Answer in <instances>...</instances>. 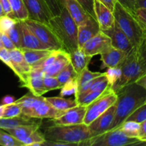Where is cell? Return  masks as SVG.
<instances>
[{
	"label": "cell",
	"mask_w": 146,
	"mask_h": 146,
	"mask_svg": "<svg viewBox=\"0 0 146 146\" xmlns=\"http://www.w3.org/2000/svg\"><path fill=\"white\" fill-rule=\"evenodd\" d=\"M141 52H142V54H143V58H144L145 63V65H146V49L143 50V51H141Z\"/></svg>",
	"instance_id": "680465c9"
},
{
	"label": "cell",
	"mask_w": 146,
	"mask_h": 146,
	"mask_svg": "<svg viewBox=\"0 0 146 146\" xmlns=\"http://www.w3.org/2000/svg\"><path fill=\"white\" fill-rule=\"evenodd\" d=\"M134 14L143 29L146 28V9L138 8L134 11Z\"/></svg>",
	"instance_id": "ee69618b"
},
{
	"label": "cell",
	"mask_w": 146,
	"mask_h": 146,
	"mask_svg": "<svg viewBox=\"0 0 146 146\" xmlns=\"http://www.w3.org/2000/svg\"><path fill=\"white\" fill-rule=\"evenodd\" d=\"M0 2H1V7H2L4 14L13 18L12 11H11V7H10L9 0H0Z\"/></svg>",
	"instance_id": "c3c4849f"
},
{
	"label": "cell",
	"mask_w": 146,
	"mask_h": 146,
	"mask_svg": "<svg viewBox=\"0 0 146 146\" xmlns=\"http://www.w3.org/2000/svg\"><path fill=\"white\" fill-rule=\"evenodd\" d=\"M138 8L146 9V0H138L137 1L135 4V9Z\"/></svg>",
	"instance_id": "11a10c76"
},
{
	"label": "cell",
	"mask_w": 146,
	"mask_h": 146,
	"mask_svg": "<svg viewBox=\"0 0 146 146\" xmlns=\"http://www.w3.org/2000/svg\"><path fill=\"white\" fill-rule=\"evenodd\" d=\"M15 101L16 100L14 97L11 96H6L1 99V103L3 105H8V104H13V103L15 102Z\"/></svg>",
	"instance_id": "816d5d0a"
},
{
	"label": "cell",
	"mask_w": 146,
	"mask_h": 146,
	"mask_svg": "<svg viewBox=\"0 0 146 146\" xmlns=\"http://www.w3.org/2000/svg\"><path fill=\"white\" fill-rule=\"evenodd\" d=\"M120 129L127 136L137 138L140 134V123L132 121H126L120 126Z\"/></svg>",
	"instance_id": "f1b7e54d"
},
{
	"label": "cell",
	"mask_w": 146,
	"mask_h": 146,
	"mask_svg": "<svg viewBox=\"0 0 146 146\" xmlns=\"http://www.w3.org/2000/svg\"><path fill=\"white\" fill-rule=\"evenodd\" d=\"M0 145L24 146V143L4 129L0 128Z\"/></svg>",
	"instance_id": "836d02e7"
},
{
	"label": "cell",
	"mask_w": 146,
	"mask_h": 146,
	"mask_svg": "<svg viewBox=\"0 0 146 146\" xmlns=\"http://www.w3.org/2000/svg\"><path fill=\"white\" fill-rule=\"evenodd\" d=\"M45 98L55 109L59 111H65L77 105L75 99L72 98H64L62 96L48 97Z\"/></svg>",
	"instance_id": "4316f807"
},
{
	"label": "cell",
	"mask_w": 146,
	"mask_h": 146,
	"mask_svg": "<svg viewBox=\"0 0 146 146\" xmlns=\"http://www.w3.org/2000/svg\"><path fill=\"white\" fill-rule=\"evenodd\" d=\"M138 0H117L123 7L126 8L127 9L134 12L135 9V4Z\"/></svg>",
	"instance_id": "7dc6e473"
},
{
	"label": "cell",
	"mask_w": 146,
	"mask_h": 146,
	"mask_svg": "<svg viewBox=\"0 0 146 146\" xmlns=\"http://www.w3.org/2000/svg\"><path fill=\"white\" fill-rule=\"evenodd\" d=\"M104 91H88V92L85 93V94L77 96L75 97L74 99H75L77 105H82L84 106H87L90 105L91 103H92L94 100H96L97 98H99Z\"/></svg>",
	"instance_id": "1f68e13d"
},
{
	"label": "cell",
	"mask_w": 146,
	"mask_h": 146,
	"mask_svg": "<svg viewBox=\"0 0 146 146\" xmlns=\"http://www.w3.org/2000/svg\"><path fill=\"white\" fill-rule=\"evenodd\" d=\"M70 55L65 50L60 49L57 51V56L50 66L43 71L44 76H57L60 71L70 64Z\"/></svg>",
	"instance_id": "7402d4cb"
},
{
	"label": "cell",
	"mask_w": 146,
	"mask_h": 146,
	"mask_svg": "<svg viewBox=\"0 0 146 146\" xmlns=\"http://www.w3.org/2000/svg\"><path fill=\"white\" fill-rule=\"evenodd\" d=\"M46 141L44 133L41 132L40 130H37L27 137L24 141V146H42L43 143Z\"/></svg>",
	"instance_id": "e575fe53"
},
{
	"label": "cell",
	"mask_w": 146,
	"mask_h": 146,
	"mask_svg": "<svg viewBox=\"0 0 146 146\" xmlns=\"http://www.w3.org/2000/svg\"><path fill=\"white\" fill-rule=\"evenodd\" d=\"M12 61L13 71L19 77L21 86L26 84L28 78V75L31 70V67L26 61L25 57L21 48H15L9 51Z\"/></svg>",
	"instance_id": "8fae6325"
},
{
	"label": "cell",
	"mask_w": 146,
	"mask_h": 146,
	"mask_svg": "<svg viewBox=\"0 0 146 146\" xmlns=\"http://www.w3.org/2000/svg\"><path fill=\"white\" fill-rule=\"evenodd\" d=\"M15 103L21 106L22 115L34 119H55L64 113L55 109L42 96H36L31 92L16 100Z\"/></svg>",
	"instance_id": "5b68a950"
},
{
	"label": "cell",
	"mask_w": 146,
	"mask_h": 146,
	"mask_svg": "<svg viewBox=\"0 0 146 146\" xmlns=\"http://www.w3.org/2000/svg\"><path fill=\"white\" fill-rule=\"evenodd\" d=\"M61 5L70 13L77 26L80 25L90 17L77 0H60Z\"/></svg>",
	"instance_id": "44dd1931"
},
{
	"label": "cell",
	"mask_w": 146,
	"mask_h": 146,
	"mask_svg": "<svg viewBox=\"0 0 146 146\" xmlns=\"http://www.w3.org/2000/svg\"><path fill=\"white\" fill-rule=\"evenodd\" d=\"M104 73L101 72H92L90 71L88 68H86L82 71L81 73L77 75V89L82 87L83 86L85 85L88 82L91 81L94 78L100 76L104 74ZM77 92V91H76Z\"/></svg>",
	"instance_id": "4dcf8cb0"
},
{
	"label": "cell",
	"mask_w": 146,
	"mask_h": 146,
	"mask_svg": "<svg viewBox=\"0 0 146 146\" xmlns=\"http://www.w3.org/2000/svg\"><path fill=\"white\" fill-rule=\"evenodd\" d=\"M1 41H2L3 47L8 49L9 51L17 48L16 46L14 44V43L11 40V38L5 33H2V34H1Z\"/></svg>",
	"instance_id": "bcb514c9"
},
{
	"label": "cell",
	"mask_w": 146,
	"mask_h": 146,
	"mask_svg": "<svg viewBox=\"0 0 146 146\" xmlns=\"http://www.w3.org/2000/svg\"><path fill=\"white\" fill-rule=\"evenodd\" d=\"M17 21V19L7 15H4L0 17V31L1 32L7 34Z\"/></svg>",
	"instance_id": "60d3db41"
},
{
	"label": "cell",
	"mask_w": 146,
	"mask_h": 146,
	"mask_svg": "<svg viewBox=\"0 0 146 146\" xmlns=\"http://www.w3.org/2000/svg\"><path fill=\"white\" fill-rule=\"evenodd\" d=\"M138 139L140 141H146V120L140 123V134H139Z\"/></svg>",
	"instance_id": "681fc988"
},
{
	"label": "cell",
	"mask_w": 146,
	"mask_h": 146,
	"mask_svg": "<svg viewBox=\"0 0 146 146\" xmlns=\"http://www.w3.org/2000/svg\"><path fill=\"white\" fill-rule=\"evenodd\" d=\"M99 1L103 3L105 6H107L111 11H113L116 2H117V0H99Z\"/></svg>",
	"instance_id": "f907efd6"
},
{
	"label": "cell",
	"mask_w": 146,
	"mask_h": 146,
	"mask_svg": "<svg viewBox=\"0 0 146 146\" xmlns=\"http://www.w3.org/2000/svg\"><path fill=\"white\" fill-rule=\"evenodd\" d=\"M126 55L127 53L125 51L111 46L107 51L100 54V58L102 62L101 68L119 66L125 58Z\"/></svg>",
	"instance_id": "ffe728a7"
},
{
	"label": "cell",
	"mask_w": 146,
	"mask_h": 146,
	"mask_svg": "<svg viewBox=\"0 0 146 146\" xmlns=\"http://www.w3.org/2000/svg\"><path fill=\"white\" fill-rule=\"evenodd\" d=\"M77 90V79L71 80L66 83L65 84L62 86L60 91V96L62 97L65 96L72 95L74 94Z\"/></svg>",
	"instance_id": "ab89813d"
},
{
	"label": "cell",
	"mask_w": 146,
	"mask_h": 146,
	"mask_svg": "<svg viewBox=\"0 0 146 146\" xmlns=\"http://www.w3.org/2000/svg\"><path fill=\"white\" fill-rule=\"evenodd\" d=\"M4 105L1 104L0 105V118L3 117V113H4Z\"/></svg>",
	"instance_id": "9f6ffc18"
},
{
	"label": "cell",
	"mask_w": 146,
	"mask_h": 146,
	"mask_svg": "<svg viewBox=\"0 0 146 146\" xmlns=\"http://www.w3.org/2000/svg\"><path fill=\"white\" fill-rule=\"evenodd\" d=\"M21 50L24 54L26 61L31 66V67L41 62L53 51L51 49H31V48H21Z\"/></svg>",
	"instance_id": "d4e9b609"
},
{
	"label": "cell",
	"mask_w": 146,
	"mask_h": 146,
	"mask_svg": "<svg viewBox=\"0 0 146 146\" xmlns=\"http://www.w3.org/2000/svg\"><path fill=\"white\" fill-rule=\"evenodd\" d=\"M13 14V18L19 21L29 19V14L23 0H9Z\"/></svg>",
	"instance_id": "83f0119b"
},
{
	"label": "cell",
	"mask_w": 146,
	"mask_h": 146,
	"mask_svg": "<svg viewBox=\"0 0 146 146\" xmlns=\"http://www.w3.org/2000/svg\"><path fill=\"white\" fill-rule=\"evenodd\" d=\"M138 46L141 51L146 49V28L143 29V37H142L141 41H140V44Z\"/></svg>",
	"instance_id": "f5cc1de1"
},
{
	"label": "cell",
	"mask_w": 146,
	"mask_h": 146,
	"mask_svg": "<svg viewBox=\"0 0 146 146\" xmlns=\"http://www.w3.org/2000/svg\"><path fill=\"white\" fill-rule=\"evenodd\" d=\"M41 125V121L37 122L35 123L27 124V125H21L18 127L14 128H9V129H5L7 132L11 134V135L18 139L21 142L23 141L29 136L32 133L36 131L37 130L40 129Z\"/></svg>",
	"instance_id": "cb8c5ba5"
},
{
	"label": "cell",
	"mask_w": 146,
	"mask_h": 146,
	"mask_svg": "<svg viewBox=\"0 0 146 146\" xmlns=\"http://www.w3.org/2000/svg\"><path fill=\"white\" fill-rule=\"evenodd\" d=\"M21 48L31 49H50L29 29L24 21H21Z\"/></svg>",
	"instance_id": "d6986e66"
},
{
	"label": "cell",
	"mask_w": 146,
	"mask_h": 146,
	"mask_svg": "<svg viewBox=\"0 0 146 146\" xmlns=\"http://www.w3.org/2000/svg\"><path fill=\"white\" fill-rule=\"evenodd\" d=\"M47 141H58L70 145L80 144L91 138L88 125L84 123L77 125H55L46 128L44 132Z\"/></svg>",
	"instance_id": "277c9868"
},
{
	"label": "cell",
	"mask_w": 146,
	"mask_h": 146,
	"mask_svg": "<svg viewBox=\"0 0 146 146\" xmlns=\"http://www.w3.org/2000/svg\"><path fill=\"white\" fill-rule=\"evenodd\" d=\"M111 46L112 44L110 38L107 34L101 31L97 35L84 43L81 48L87 54L94 56L99 54L100 55L102 53L106 51Z\"/></svg>",
	"instance_id": "30bf717a"
},
{
	"label": "cell",
	"mask_w": 146,
	"mask_h": 146,
	"mask_svg": "<svg viewBox=\"0 0 146 146\" xmlns=\"http://www.w3.org/2000/svg\"><path fill=\"white\" fill-rule=\"evenodd\" d=\"M24 22L36 36L51 50L63 49L61 42L49 24L27 19ZM64 50V49H63Z\"/></svg>",
	"instance_id": "9c48e42d"
},
{
	"label": "cell",
	"mask_w": 146,
	"mask_h": 146,
	"mask_svg": "<svg viewBox=\"0 0 146 146\" xmlns=\"http://www.w3.org/2000/svg\"><path fill=\"white\" fill-rule=\"evenodd\" d=\"M70 62L77 72V75L81 73L84 68H88L89 64L92 58V56L86 54L80 47L77 49L70 53Z\"/></svg>",
	"instance_id": "603a6c76"
},
{
	"label": "cell",
	"mask_w": 146,
	"mask_h": 146,
	"mask_svg": "<svg viewBox=\"0 0 146 146\" xmlns=\"http://www.w3.org/2000/svg\"><path fill=\"white\" fill-rule=\"evenodd\" d=\"M43 82H44V85L47 92L53 91V90L61 89V88L62 87L57 80V77L55 76H44L43 77Z\"/></svg>",
	"instance_id": "f35d334b"
},
{
	"label": "cell",
	"mask_w": 146,
	"mask_h": 146,
	"mask_svg": "<svg viewBox=\"0 0 146 146\" xmlns=\"http://www.w3.org/2000/svg\"><path fill=\"white\" fill-rule=\"evenodd\" d=\"M86 111L87 106L77 105L64 111L61 116L52 121L55 125H77L84 123Z\"/></svg>",
	"instance_id": "5bb4252c"
},
{
	"label": "cell",
	"mask_w": 146,
	"mask_h": 146,
	"mask_svg": "<svg viewBox=\"0 0 146 146\" xmlns=\"http://www.w3.org/2000/svg\"><path fill=\"white\" fill-rule=\"evenodd\" d=\"M28 11L29 19L49 24L52 17L44 0H23Z\"/></svg>",
	"instance_id": "7c38bea8"
},
{
	"label": "cell",
	"mask_w": 146,
	"mask_h": 146,
	"mask_svg": "<svg viewBox=\"0 0 146 146\" xmlns=\"http://www.w3.org/2000/svg\"><path fill=\"white\" fill-rule=\"evenodd\" d=\"M56 77L62 86L64 84H65L68 81H71V80L77 79V74L74 70V67L70 63L65 68H63Z\"/></svg>",
	"instance_id": "f546056e"
},
{
	"label": "cell",
	"mask_w": 146,
	"mask_h": 146,
	"mask_svg": "<svg viewBox=\"0 0 146 146\" xmlns=\"http://www.w3.org/2000/svg\"><path fill=\"white\" fill-rule=\"evenodd\" d=\"M42 71L38 69L31 68L27 78L26 84L23 87H26L29 90L30 92L36 96H42L44 94L47 93V89L43 82Z\"/></svg>",
	"instance_id": "ac0fdd59"
},
{
	"label": "cell",
	"mask_w": 146,
	"mask_h": 146,
	"mask_svg": "<svg viewBox=\"0 0 146 146\" xmlns=\"http://www.w3.org/2000/svg\"><path fill=\"white\" fill-rule=\"evenodd\" d=\"M115 110L116 103L110 108H109L107 111H104L102 114H101L100 116L94 119L88 125L91 138L97 136L108 131L113 123L115 113Z\"/></svg>",
	"instance_id": "4fadbf2b"
},
{
	"label": "cell",
	"mask_w": 146,
	"mask_h": 146,
	"mask_svg": "<svg viewBox=\"0 0 146 146\" xmlns=\"http://www.w3.org/2000/svg\"><path fill=\"white\" fill-rule=\"evenodd\" d=\"M4 15H5V14H4V11H3L2 7H1V2H0V17H2V16H4Z\"/></svg>",
	"instance_id": "91938a15"
},
{
	"label": "cell",
	"mask_w": 146,
	"mask_h": 146,
	"mask_svg": "<svg viewBox=\"0 0 146 146\" xmlns=\"http://www.w3.org/2000/svg\"><path fill=\"white\" fill-rule=\"evenodd\" d=\"M145 103H146V99H145Z\"/></svg>",
	"instance_id": "6125c7cd"
},
{
	"label": "cell",
	"mask_w": 146,
	"mask_h": 146,
	"mask_svg": "<svg viewBox=\"0 0 146 146\" xmlns=\"http://www.w3.org/2000/svg\"><path fill=\"white\" fill-rule=\"evenodd\" d=\"M22 114L21 108L17 103L4 105V113L2 118H14V117L19 116Z\"/></svg>",
	"instance_id": "d590c367"
},
{
	"label": "cell",
	"mask_w": 146,
	"mask_h": 146,
	"mask_svg": "<svg viewBox=\"0 0 146 146\" xmlns=\"http://www.w3.org/2000/svg\"><path fill=\"white\" fill-rule=\"evenodd\" d=\"M117 94L110 88L106 90L99 98L87 106L84 123L89 125L94 119L107 111L117 102Z\"/></svg>",
	"instance_id": "ba28073f"
},
{
	"label": "cell",
	"mask_w": 146,
	"mask_h": 146,
	"mask_svg": "<svg viewBox=\"0 0 146 146\" xmlns=\"http://www.w3.org/2000/svg\"><path fill=\"white\" fill-rule=\"evenodd\" d=\"M0 60L13 71L14 66H13L12 61H11L9 51L4 47L0 48Z\"/></svg>",
	"instance_id": "7bdbcfd3"
},
{
	"label": "cell",
	"mask_w": 146,
	"mask_h": 146,
	"mask_svg": "<svg viewBox=\"0 0 146 146\" xmlns=\"http://www.w3.org/2000/svg\"><path fill=\"white\" fill-rule=\"evenodd\" d=\"M49 25L61 42L63 49L70 54L79 48L78 26L64 7L59 15L50 19Z\"/></svg>",
	"instance_id": "7a4b0ae2"
},
{
	"label": "cell",
	"mask_w": 146,
	"mask_h": 146,
	"mask_svg": "<svg viewBox=\"0 0 146 146\" xmlns=\"http://www.w3.org/2000/svg\"><path fill=\"white\" fill-rule=\"evenodd\" d=\"M16 47L21 48V21L17 20L12 27L7 33Z\"/></svg>",
	"instance_id": "d6a6232c"
},
{
	"label": "cell",
	"mask_w": 146,
	"mask_h": 146,
	"mask_svg": "<svg viewBox=\"0 0 146 146\" xmlns=\"http://www.w3.org/2000/svg\"><path fill=\"white\" fill-rule=\"evenodd\" d=\"M140 140L130 138L120 128L110 130L97 136L92 137L80 144L82 146H125L135 145Z\"/></svg>",
	"instance_id": "52a82bcc"
},
{
	"label": "cell",
	"mask_w": 146,
	"mask_h": 146,
	"mask_svg": "<svg viewBox=\"0 0 146 146\" xmlns=\"http://www.w3.org/2000/svg\"><path fill=\"white\" fill-rule=\"evenodd\" d=\"M52 17L59 15L62 9L60 0H44Z\"/></svg>",
	"instance_id": "b9f144b4"
},
{
	"label": "cell",
	"mask_w": 146,
	"mask_h": 146,
	"mask_svg": "<svg viewBox=\"0 0 146 146\" xmlns=\"http://www.w3.org/2000/svg\"><path fill=\"white\" fill-rule=\"evenodd\" d=\"M146 120V103L143 104L140 107L133 111L126 121H132L141 123Z\"/></svg>",
	"instance_id": "8d00e7d4"
},
{
	"label": "cell",
	"mask_w": 146,
	"mask_h": 146,
	"mask_svg": "<svg viewBox=\"0 0 146 146\" xmlns=\"http://www.w3.org/2000/svg\"><path fill=\"white\" fill-rule=\"evenodd\" d=\"M135 145H143V146H146V141H139L138 143L135 144Z\"/></svg>",
	"instance_id": "6f0895ef"
},
{
	"label": "cell",
	"mask_w": 146,
	"mask_h": 146,
	"mask_svg": "<svg viewBox=\"0 0 146 146\" xmlns=\"http://www.w3.org/2000/svg\"><path fill=\"white\" fill-rule=\"evenodd\" d=\"M101 31L100 25L94 17L90 16L84 22L78 25V44L82 48L84 43Z\"/></svg>",
	"instance_id": "2e32d148"
},
{
	"label": "cell",
	"mask_w": 146,
	"mask_h": 146,
	"mask_svg": "<svg viewBox=\"0 0 146 146\" xmlns=\"http://www.w3.org/2000/svg\"><path fill=\"white\" fill-rule=\"evenodd\" d=\"M1 34H2V33H1V31H0V48L3 47L2 41H1Z\"/></svg>",
	"instance_id": "94428289"
},
{
	"label": "cell",
	"mask_w": 146,
	"mask_h": 146,
	"mask_svg": "<svg viewBox=\"0 0 146 146\" xmlns=\"http://www.w3.org/2000/svg\"><path fill=\"white\" fill-rule=\"evenodd\" d=\"M34 118H29L21 114L19 116L14 118H0V128L1 129H9L18 127L21 125L35 123L39 121H34Z\"/></svg>",
	"instance_id": "484cf974"
},
{
	"label": "cell",
	"mask_w": 146,
	"mask_h": 146,
	"mask_svg": "<svg viewBox=\"0 0 146 146\" xmlns=\"http://www.w3.org/2000/svg\"><path fill=\"white\" fill-rule=\"evenodd\" d=\"M105 73L106 77L108 80L110 85L113 86L120 80L122 75L121 68L119 66L114 67V68H108Z\"/></svg>",
	"instance_id": "74e56055"
},
{
	"label": "cell",
	"mask_w": 146,
	"mask_h": 146,
	"mask_svg": "<svg viewBox=\"0 0 146 146\" xmlns=\"http://www.w3.org/2000/svg\"><path fill=\"white\" fill-rule=\"evenodd\" d=\"M135 83L138 84V85L141 86L142 87H143V88L146 89V72L142 76H140V78L135 81Z\"/></svg>",
	"instance_id": "db71d44e"
},
{
	"label": "cell",
	"mask_w": 146,
	"mask_h": 146,
	"mask_svg": "<svg viewBox=\"0 0 146 146\" xmlns=\"http://www.w3.org/2000/svg\"><path fill=\"white\" fill-rule=\"evenodd\" d=\"M102 31L110 37L112 46L115 48L123 50L127 54L134 46L115 21L111 28Z\"/></svg>",
	"instance_id": "9a60e30c"
},
{
	"label": "cell",
	"mask_w": 146,
	"mask_h": 146,
	"mask_svg": "<svg viewBox=\"0 0 146 146\" xmlns=\"http://www.w3.org/2000/svg\"><path fill=\"white\" fill-rule=\"evenodd\" d=\"M89 15L95 18L94 11V0H77Z\"/></svg>",
	"instance_id": "f6af8a7d"
},
{
	"label": "cell",
	"mask_w": 146,
	"mask_h": 146,
	"mask_svg": "<svg viewBox=\"0 0 146 146\" xmlns=\"http://www.w3.org/2000/svg\"><path fill=\"white\" fill-rule=\"evenodd\" d=\"M94 11L95 18L101 31L111 28L115 23L113 11L99 0H94Z\"/></svg>",
	"instance_id": "e0dca14e"
},
{
	"label": "cell",
	"mask_w": 146,
	"mask_h": 146,
	"mask_svg": "<svg viewBox=\"0 0 146 146\" xmlns=\"http://www.w3.org/2000/svg\"><path fill=\"white\" fill-rule=\"evenodd\" d=\"M119 67L121 68L122 75L120 80L112 86L115 92L125 86L135 83L146 72L145 63L139 46H133Z\"/></svg>",
	"instance_id": "3957f363"
},
{
	"label": "cell",
	"mask_w": 146,
	"mask_h": 146,
	"mask_svg": "<svg viewBox=\"0 0 146 146\" xmlns=\"http://www.w3.org/2000/svg\"><path fill=\"white\" fill-rule=\"evenodd\" d=\"M115 93L117 96L115 113L108 131L119 128L146 99V89L136 83L125 86Z\"/></svg>",
	"instance_id": "6da1fadb"
},
{
	"label": "cell",
	"mask_w": 146,
	"mask_h": 146,
	"mask_svg": "<svg viewBox=\"0 0 146 146\" xmlns=\"http://www.w3.org/2000/svg\"><path fill=\"white\" fill-rule=\"evenodd\" d=\"M116 21L122 31L127 35L133 46H138L141 41L143 29L134 13L127 9L117 1L113 11Z\"/></svg>",
	"instance_id": "8992f818"
}]
</instances>
